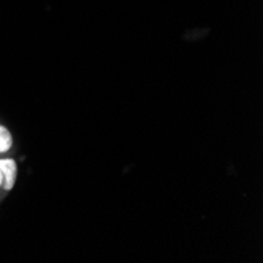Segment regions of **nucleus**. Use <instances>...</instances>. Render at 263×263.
I'll return each instance as SVG.
<instances>
[{"mask_svg": "<svg viewBox=\"0 0 263 263\" xmlns=\"http://www.w3.org/2000/svg\"><path fill=\"white\" fill-rule=\"evenodd\" d=\"M13 147H14V139L11 131L4 123H0V156L10 155L13 152Z\"/></svg>", "mask_w": 263, "mask_h": 263, "instance_id": "f03ea898", "label": "nucleus"}, {"mask_svg": "<svg viewBox=\"0 0 263 263\" xmlns=\"http://www.w3.org/2000/svg\"><path fill=\"white\" fill-rule=\"evenodd\" d=\"M0 172L4 175V194L16 186L17 181V162L13 156H0Z\"/></svg>", "mask_w": 263, "mask_h": 263, "instance_id": "f257e3e1", "label": "nucleus"}, {"mask_svg": "<svg viewBox=\"0 0 263 263\" xmlns=\"http://www.w3.org/2000/svg\"><path fill=\"white\" fill-rule=\"evenodd\" d=\"M0 194H4V175L0 172Z\"/></svg>", "mask_w": 263, "mask_h": 263, "instance_id": "7ed1b4c3", "label": "nucleus"}]
</instances>
